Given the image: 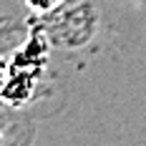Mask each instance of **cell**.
Masks as SVG:
<instances>
[{
    "label": "cell",
    "mask_w": 146,
    "mask_h": 146,
    "mask_svg": "<svg viewBox=\"0 0 146 146\" xmlns=\"http://www.w3.org/2000/svg\"><path fill=\"white\" fill-rule=\"evenodd\" d=\"M38 8H48V5H53V3H58V0H33Z\"/></svg>",
    "instance_id": "obj_1"
}]
</instances>
